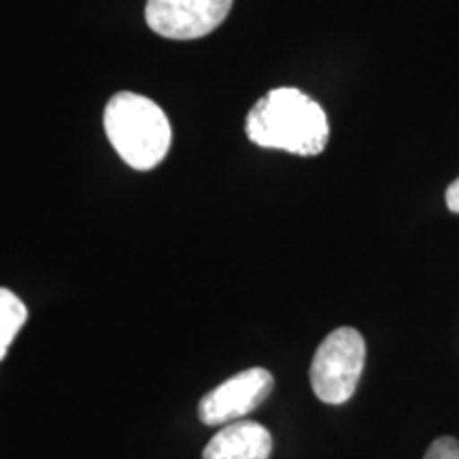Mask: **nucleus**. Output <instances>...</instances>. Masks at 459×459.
<instances>
[{"instance_id":"4","label":"nucleus","mask_w":459,"mask_h":459,"mask_svg":"<svg viewBox=\"0 0 459 459\" xmlns=\"http://www.w3.org/2000/svg\"><path fill=\"white\" fill-rule=\"evenodd\" d=\"M234 0H149L145 20L153 32L172 41L206 37L226 20Z\"/></svg>"},{"instance_id":"1","label":"nucleus","mask_w":459,"mask_h":459,"mask_svg":"<svg viewBox=\"0 0 459 459\" xmlns=\"http://www.w3.org/2000/svg\"><path fill=\"white\" fill-rule=\"evenodd\" d=\"M247 136L257 147L294 156H319L328 145L330 124L311 96L296 88H277L247 115Z\"/></svg>"},{"instance_id":"7","label":"nucleus","mask_w":459,"mask_h":459,"mask_svg":"<svg viewBox=\"0 0 459 459\" xmlns=\"http://www.w3.org/2000/svg\"><path fill=\"white\" fill-rule=\"evenodd\" d=\"M28 319L26 304L7 287H0V359H4L17 332Z\"/></svg>"},{"instance_id":"2","label":"nucleus","mask_w":459,"mask_h":459,"mask_svg":"<svg viewBox=\"0 0 459 459\" xmlns=\"http://www.w3.org/2000/svg\"><path fill=\"white\" fill-rule=\"evenodd\" d=\"M105 130L115 152L134 170H152L170 149L166 113L147 96L119 91L105 108Z\"/></svg>"},{"instance_id":"8","label":"nucleus","mask_w":459,"mask_h":459,"mask_svg":"<svg viewBox=\"0 0 459 459\" xmlns=\"http://www.w3.org/2000/svg\"><path fill=\"white\" fill-rule=\"evenodd\" d=\"M423 459H459V443L451 436L436 438Z\"/></svg>"},{"instance_id":"3","label":"nucleus","mask_w":459,"mask_h":459,"mask_svg":"<svg viewBox=\"0 0 459 459\" xmlns=\"http://www.w3.org/2000/svg\"><path fill=\"white\" fill-rule=\"evenodd\" d=\"M366 342L355 328H338L325 336L311 364V387L325 404L351 400L364 372Z\"/></svg>"},{"instance_id":"5","label":"nucleus","mask_w":459,"mask_h":459,"mask_svg":"<svg viewBox=\"0 0 459 459\" xmlns=\"http://www.w3.org/2000/svg\"><path fill=\"white\" fill-rule=\"evenodd\" d=\"M273 385V375L266 368L243 370L206 394L198 406V415L204 426L240 421L271 395Z\"/></svg>"},{"instance_id":"6","label":"nucleus","mask_w":459,"mask_h":459,"mask_svg":"<svg viewBox=\"0 0 459 459\" xmlns=\"http://www.w3.org/2000/svg\"><path fill=\"white\" fill-rule=\"evenodd\" d=\"M273 453V436L255 421H232L223 426L209 445L204 459H268Z\"/></svg>"},{"instance_id":"9","label":"nucleus","mask_w":459,"mask_h":459,"mask_svg":"<svg viewBox=\"0 0 459 459\" xmlns=\"http://www.w3.org/2000/svg\"><path fill=\"white\" fill-rule=\"evenodd\" d=\"M445 200H446V206H449V211L459 215V177L451 183L449 189H446Z\"/></svg>"}]
</instances>
